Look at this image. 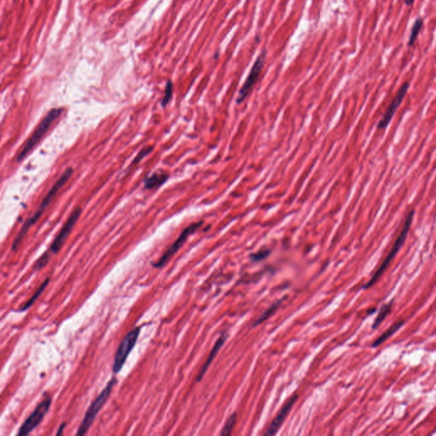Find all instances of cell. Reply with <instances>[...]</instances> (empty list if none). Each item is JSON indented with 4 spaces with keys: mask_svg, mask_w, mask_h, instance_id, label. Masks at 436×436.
<instances>
[{
    "mask_svg": "<svg viewBox=\"0 0 436 436\" xmlns=\"http://www.w3.org/2000/svg\"><path fill=\"white\" fill-rule=\"evenodd\" d=\"M73 173H74V169L72 168V167L66 169V171H64L62 175L60 176V178L56 181V183L51 187L50 191L48 192V194H46L45 197L43 198V200L41 202V204H39V206H38V209L36 211L35 213L29 219L26 221L25 223L23 224L22 227H21L20 231H19L17 235H16V237H15V240L13 241L12 246H11V250L13 251L16 250L20 242L22 241L23 239H24V237H25L28 231L30 230V227L33 225L35 224L36 222H38V219L40 218L43 212H45V210L48 208L51 201L55 199V197H56L57 193L62 189V187L70 179Z\"/></svg>",
    "mask_w": 436,
    "mask_h": 436,
    "instance_id": "6da1fadb",
    "label": "cell"
},
{
    "mask_svg": "<svg viewBox=\"0 0 436 436\" xmlns=\"http://www.w3.org/2000/svg\"><path fill=\"white\" fill-rule=\"evenodd\" d=\"M414 214H415V210H411V212H409L408 214H407L406 220L404 222L403 226H402V228H401V232H400L398 237L396 239V242L394 243L393 246L391 247L389 253H388V255L386 257L385 259L383 260L380 267L378 268V270L376 271L372 279H371L370 281H368V283L365 284L363 288H370L371 286H373L379 280L381 276H383V273H384V271L388 268V265L391 264L394 258L397 255V253L400 251L401 247L403 246L406 238H407L409 231H410V228H411V224H412Z\"/></svg>",
    "mask_w": 436,
    "mask_h": 436,
    "instance_id": "7a4b0ae2",
    "label": "cell"
},
{
    "mask_svg": "<svg viewBox=\"0 0 436 436\" xmlns=\"http://www.w3.org/2000/svg\"><path fill=\"white\" fill-rule=\"evenodd\" d=\"M62 112H63V108L56 107V108H52L47 112V114L43 117L42 121L39 123V125L36 127L35 130L33 131L30 137L28 138V141L26 142L22 149L18 153L16 157L17 162L22 160L23 158H26L28 153L35 148L36 145L40 142L43 135H45L46 132L50 130L52 124L62 114Z\"/></svg>",
    "mask_w": 436,
    "mask_h": 436,
    "instance_id": "3957f363",
    "label": "cell"
},
{
    "mask_svg": "<svg viewBox=\"0 0 436 436\" xmlns=\"http://www.w3.org/2000/svg\"><path fill=\"white\" fill-rule=\"evenodd\" d=\"M116 383H117V379L112 378L108 382L107 386L103 388V391L99 394V396L95 399L94 401L92 402L91 405L89 406V408L87 410L81 424L79 425V429L77 432V435H84V434H86L87 432L89 431V429H90V427L94 423L95 419H97V415L109 398L110 395L112 393V388L116 385Z\"/></svg>",
    "mask_w": 436,
    "mask_h": 436,
    "instance_id": "277c9868",
    "label": "cell"
},
{
    "mask_svg": "<svg viewBox=\"0 0 436 436\" xmlns=\"http://www.w3.org/2000/svg\"><path fill=\"white\" fill-rule=\"evenodd\" d=\"M141 330H142L141 327H135L130 332H128V334L120 342V346L115 353L113 365H112V372L114 374L120 373L122 370L123 366L125 365L127 360L128 356L136 345L138 337L140 336Z\"/></svg>",
    "mask_w": 436,
    "mask_h": 436,
    "instance_id": "5b68a950",
    "label": "cell"
},
{
    "mask_svg": "<svg viewBox=\"0 0 436 436\" xmlns=\"http://www.w3.org/2000/svg\"><path fill=\"white\" fill-rule=\"evenodd\" d=\"M51 397L47 396L42 402L38 404L34 411L30 414V416L26 419L22 425L20 427L18 436H25L33 432L39 424L42 423L46 414L50 410L51 406Z\"/></svg>",
    "mask_w": 436,
    "mask_h": 436,
    "instance_id": "8992f818",
    "label": "cell"
},
{
    "mask_svg": "<svg viewBox=\"0 0 436 436\" xmlns=\"http://www.w3.org/2000/svg\"><path fill=\"white\" fill-rule=\"evenodd\" d=\"M203 223H204L203 221H199V222L192 223V224L189 225V227H187L181 232V235H179V237L173 243V245H171V247L169 248L168 250H166V253L161 256V258L156 263H152L153 267L156 268H163L164 266L168 263L170 259L181 249V246L184 245V243L186 242V240H188V238L190 235H193L194 233L196 232L197 230L201 227Z\"/></svg>",
    "mask_w": 436,
    "mask_h": 436,
    "instance_id": "52a82bcc",
    "label": "cell"
},
{
    "mask_svg": "<svg viewBox=\"0 0 436 436\" xmlns=\"http://www.w3.org/2000/svg\"><path fill=\"white\" fill-rule=\"evenodd\" d=\"M82 213V209L80 207H77L74 210V212H72L71 215L69 216L68 218L66 220V222L64 223L63 226L61 227V230L59 231L58 234L53 240V242L51 243L50 249L47 250L50 254H56L61 250V247L63 246L64 243L66 242V239L70 235L73 227L74 225L76 224L78 222L80 215Z\"/></svg>",
    "mask_w": 436,
    "mask_h": 436,
    "instance_id": "ba28073f",
    "label": "cell"
},
{
    "mask_svg": "<svg viewBox=\"0 0 436 436\" xmlns=\"http://www.w3.org/2000/svg\"><path fill=\"white\" fill-rule=\"evenodd\" d=\"M265 58L266 51L263 50L256 60L255 63L253 64L247 79L245 80V83L243 84L242 88L240 89V92H239V96L237 97V103L239 104L246 99L248 95L250 94V92L251 91V89L258 81V78L260 76L261 72L263 70Z\"/></svg>",
    "mask_w": 436,
    "mask_h": 436,
    "instance_id": "9c48e42d",
    "label": "cell"
},
{
    "mask_svg": "<svg viewBox=\"0 0 436 436\" xmlns=\"http://www.w3.org/2000/svg\"><path fill=\"white\" fill-rule=\"evenodd\" d=\"M409 88H410V83L409 82H405L401 85V88L399 89L398 91L396 93V97H395L391 105L388 106V108L386 110L385 113L383 114L380 121L378 122V126H377L378 130H384V129L388 127V125L391 124V120L393 119L394 115H395L396 111H397V109H398L401 103L403 102L404 98L406 97Z\"/></svg>",
    "mask_w": 436,
    "mask_h": 436,
    "instance_id": "30bf717a",
    "label": "cell"
},
{
    "mask_svg": "<svg viewBox=\"0 0 436 436\" xmlns=\"http://www.w3.org/2000/svg\"><path fill=\"white\" fill-rule=\"evenodd\" d=\"M297 399V395H294L281 409V411L279 412L278 415L276 416V419H273V422L271 423L270 425L267 429V432L265 433V435H273L278 432L279 429L281 428V425L285 421L286 417L288 415L289 411H291V407L293 406L294 403L296 402Z\"/></svg>",
    "mask_w": 436,
    "mask_h": 436,
    "instance_id": "8fae6325",
    "label": "cell"
},
{
    "mask_svg": "<svg viewBox=\"0 0 436 436\" xmlns=\"http://www.w3.org/2000/svg\"><path fill=\"white\" fill-rule=\"evenodd\" d=\"M226 338H227V335L223 333V334L221 335L219 338L217 339V342L215 343L214 347H213L212 351L210 353V355H208L206 361H205L204 365L202 366L201 370L199 372L198 378H197V381H200L202 378H203L204 373H206V371L208 370V368H209L210 365L212 364V360H214V358L216 357V355H217V353L219 351L220 349L222 347V345H224Z\"/></svg>",
    "mask_w": 436,
    "mask_h": 436,
    "instance_id": "7c38bea8",
    "label": "cell"
},
{
    "mask_svg": "<svg viewBox=\"0 0 436 436\" xmlns=\"http://www.w3.org/2000/svg\"><path fill=\"white\" fill-rule=\"evenodd\" d=\"M168 178V174L159 170V171L153 172L151 176L146 177L143 185H144L145 189H158L159 187L162 186L164 183H166Z\"/></svg>",
    "mask_w": 436,
    "mask_h": 436,
    "instance_id": "4fadbf2b",
    "label": "cell"
},
{
    "mask_svg": "<svg viewBox=\"0 0 436 436\" xmlns=\"http://www.w3.org/2000/svg\"><path fill=\"white\" fill-rule=\"evenodd\" d=\"M404 325H405V320H399V322H396L386 332H383V334L381 335L378 339L374 341V342L372 345V348L378 347L379 345L383 343L386 340L392 337L394 334H396V332H398L399 330L401 329Z\"/></svg>",
    "mask_w": 436,
    "mask_h": 436,
    "instance_id": "5bb4252c",
    "label": "cell"
},
{
    "mask_svg": "<svg viewBox=\"0 0 436 436\" xmlns=\"http://www.w3.org/2000/svg\"><path fill=\"white\" fill-rule=\"evenodd\" d=\"M49 283H50V279L46 278L44 281H43V283L39 287H38V290L35 291V293L33 294L32 297H31L29 300H28V302L26 303L25 304H23L22 306L20 307V309H19V311L20 312H24L27 311L28 309H30L31 307L33 306V304L35 303L36 300L39 297L41 294L43 293V291L47 288V286H48Z\"/></svg>",
    "mask_w": 436,
    "mask_h": 436,
    "instance_id": "9a60e30c",
    "label": "cell"
},
{
    "mask_svg": "<svg viewBox=\"0 0 436 436\" xmlns=\"http://www.w3.org/2000/svg\"><path fill=\"white\" fill-rule=\"evenodd\" d=\"M394 302H395L394 300H391L388 304H383V306L381 307L380 311L378 313V316L373 323V329H377L378 327H379V326L383 323V320L386 319V317L388 316L392 310V308H393Z\"/></svg>",
    "mask_w": 436,
    "mask_h": 436,
    "instance_id": "2e32d148",
    "label": "cell"
},
{
    "mask_svg": "<svg viewBox=\"0 0 436 436\" xmlns=\"http://www.w3.org/2000/svg\"><path fill=\"white\" fill-rule=\"evenodd\" d=\"M423 26H424V19L422 17L417 18L414 26H412V28H411L410 37H409L408 43H407L408 47H412L414 45L417 38L419 37V33L421 32Z\"/></svg>",
    "mask_w": 436,
    "mask_h": 436,
    "instance_id": "e0dca14e",
    "label": "cell"
},
{
    "mask_svg": "<svg viewBox=\"0 0 436 436\" xmlns=\"http://www.w3.org/2000/svg\"><path fill=\"white\" fill-rule=\"evenodd\" d=\"M281 302L282 300H280V301L277 302L276 304H273L272 306L269 307L267 310H266L264 313H263L262 315H261L258 319H257V322L254 323L253 325V327H256V326H258V325H260L261 323H263V322H265L266 319H268L269 317L272 315V314L276 312V309H278L279 306H280V304H281Z\"/></svg>",
    "mask_w": 436,
    "mask_h": 436,
    "instance_id": "ac0fdd59",
    "label": "cell"
},
{
    "mask_svg": "<svg viewBox=\"0 0 436 436\" xmlns=\"http://www.w3.org/2000/svg\"><path fill=\"white\" fill-rule=\"evenodd\" d=\"M153 146H148V147H144V148H142L139 151V153H137V155L135 156V158H134L129 167H131V166H135V165H138V164L140 163L141 161L143 160V158H145L147 156L149 155L153 152Z\"/></svg>",
    "mask_w": 436,
    "mask_h": 436,
    "instance_id": "d6986e66",
    "label": "cell"
},
{
    "mask_svg": "<svg viewBox=\"0 0 436 436\" xmlns=\"http://www.w3.org/2000/svg\"><path fill=\"white\" fill-rule=\"evenodd\" d=\"M236 419H237V414H233L231 416L228 418L227 422H226V424H225L224 427H223V429H222V431L221 432V434L223 436L226 435H230L231 433H232L233 429H234V427H235V422H236Z\"/></svg>",
    "mask_w": 436,
    "mask_h": 436,
    "instance_id": "ffe728a7",
    "label": "cell"
},
{
    "mask_svg": "<svg viewBox=\"0 0 436 436\" xmlns=\"http://www.w3.org/2000/svg\"><path fill=\"white\" fill-rule=\"evenodd\" d=\"M173 95V84L171 80H169L166 84V89H165V96H164L162 102H161V106L163 107H166L168 104Z\"/></svg>",
    "mask_w": 436,
    "mask_h": 436,
    "instance_id": "44dd1931",
    "label": "cell"
},
{
    "mask_svg": "<svg viewBox=\"0 0 436 436\" xmlns=\"http://www.w3.org/2000/svg\"><path fill=\"white\" fill-rule=\"evenodd\" d=\"M50 258H51V254L48 251L43 253V255L41 256L40 258H38V260L36 261V263L33 264V270L38 271L44 268L49 263Z\"/></svg>",
    "mask_w": 436,
    "mask_h": 436,
    "instance_id": "7402d4cb",
    "label": "cell"
},
{
    "mask_svg": "<svg viewBox=\"0 0 436 436\" xmlns=\"http://www.w3.org/2000/svg\"><path fill=\"white\" fill-rule=\"evenodd\" d=\"M269 254H270V250H268V249H263V250H259L258 253L253 254L250 256V258H251V260L258 262V261L263 260L264 258H267Z\"/></svg>",
    "mask_w": 436,
    "mask_h": 436,
    "instance_id": "603a6c76",
    "label": "cell"
},
{
    "mask_svg": "<svg viewBox=\"0 0 436 436\" xmlns=\"http://www.w3.org/2000/svg\"><path fill=\"white\" fill-rule=\"evenodd\" d=\"M66 423H63V424H61V426L59 427L58 430L56 432V435H61L63 433V429L66 427Z\"/></svg>",
    "mask_w": 436,
    "mask_h": 436,
    "instance_id": "cb8c5ba5",
    "label": "cell"
},
{
    "mask_svg": "<svg viewBox=\"0 0 436 436\" xmlns=\"http://www.w3.org/2000/svg\"><path fill=\"white\" fill-rule=\"evenodd\" d=\"M414 2H415V0H405V4L407 6H411V5H414Z\"/></svg>",
    "mask_w": 436,
    "mask_h": 436,
    "instance_id": "d4e9b609",
    "label": "cell"
}]
</instances>
